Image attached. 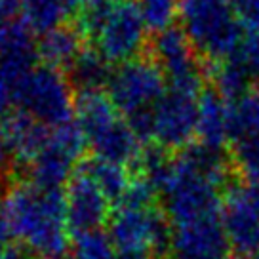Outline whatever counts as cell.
I'll return each mask as SVG.
<instances>
[{
  "instance_id": "cell-1",
  "label": "cell",
  "mask_w": 259,
  "mask_h": 259,
  "mask_svg": "<svg viewBox=\"0 0 259 259\" xmlns=\"http://www.w3.org/2000/svg\"><path fill=\"white\" fill-rule=\"evenodd\" d=\"M14 240L34 259H63L69 250L65 193L31 181L10 187L0 200Z\"/></svg>"
},
{
  "instance_id": "cell-2",
  "label": "cell",
  "mask_w": 259,
  "mask_h": 259,
  "mask_svg": "<svg viewBox=\"0 0 259 259\" xmlns=\"http://www.w3.org/2000/svg\"><path fill=\"white\" fill-rule=\"evenodd\" d=\"M73 25L113 67L145 56L149 31L136 0L82 2Z\"/></svg>"
},
{
  "instance_id": "cell-3",
  "label": "cell",
  "mask_w": 259,
  "mask_h": 259,
  "mask_svg": "<svg viewBox=\"0 0 259 259\" xmlns=\"http://www.w3.org/2000/svg\"><path fill=\"white\" fill-rule=\"evenodd\" d=\"M166 90V76L151 56L114 67L107 94L143 145L153 143V111Z\"/></svg>"
},
{
  "instance_id": "cell-4",
  "label": "cell",
  "mask_w": 259,
  "mask_h": 259,
  "mask_svg": "<svg viewBox=\"0 0 259 259\" xmlns=\"http://www.w3.org/2000/svg\"><path fill=\"white\" fill-rule=\"evenodd\" d=\"M179 21L198 56L208 63L229 57L244 32L231 0H181Z\"/></svg>"
},
{
  "instance_id": "cell-5",
  "label": "cell",
  "mask_w": 259,
  "mask_h": 259,
  "mask_svg": "<svg viewBox=\"0 0 259 259\" xmlns=\"http://www.w3.org/2000/svg\"><path fill=\"white\" fill-rule=\"evenodd\" d=\"M109 236L118 259H156L170 251V219L156 204L114 206L109 219Z\"/></svg>"
},
{
  "instance_id": "cell-6",
  "label": "cell",
  "mask_w": 259,
  "mask_h": 259,
  "mask_svg": "<svg viewBox=\"0 0 259 259\" xmlns=\"http://www.w3.org/2000/svg\"><path fill=\"white\" fill-rule=\"evenodd\" d=\"M76 90L67 74L38 63L16 88V109L54 130L74 120Z\"/></svg>"
},
{
  "instance_id": "cell-7",
  "label": "cell",
  "mask_w": 259,
  "mask_h": 259,
  "mask_svg": "<svg viewBox=\"0 0 259 259\" xmlns=\"http://www.w3.org/2000/svg\"><path fill=\"white\" fill-rule=\"evenodd\" d=\"M86 147L84 134L76 120L54 128L46 145L27 166V181L42 189L61 191L78 170Z\"/></svg>"
},
{
  "instance_id": "cell-8",
  "label": "cell",
  "mask_w": 259,
  "mask_h": 259,
  "mask_svg": "<svg viewBox=\"0 0 259 259\" xmlns=\"http://www.w3.org/2000/svg\"><path fill=\"white\" fill-rule=\"evenodd\" d=\"M149 52L154 63L160 67L170 88L202 94L208 80L206 63L198 59V52L181 27L174 25L154 34Z\"/></svg>"
},
{
  "instance_id": "cell-9",
  "label": "cell",
  "mask_w": 259,
  "mask_h": 259,
  "mask_svg": "<svg viewBox=\"0 0 259 259\" xmlns=\"http://www.w3.org/2000/svg\"><path fill=\"white\" fill-rule=\"evenodd\" d=\"M200 94L170 88L153 111V143L170 151H183L193 145L198 124Z\"/></svg>"
},
{
  "instance_id": "cell-10",
  "label": "cell",
  "mask_w": 259,
  "mask_h": 259,
  "mask_svg": "<svg viewBox=\"0 0 259 259\" xmlns=\"http://www.w3.org/2000/svg\"><path fill=\"white\" fill-rule=\"evenodd\" d=\"M221 223L236 259L259 255V202L246 183H233L223 193Z\"/></svg>"
},
{
  "instance_id": "cell-11",
  "label": "cell",
  "mask_w": 259,
  "mask_h": 259,
  "mask_svg": "<svg viewBox=\"0 0 259 259\" xmlns=\"http://www.w3.org/2000/svg\"><path fill=\"white\" fill-rule=\"evenodd\" d=\"M113 202L105 196L88 171L78 166L65 191L67 225L74 236L101 231V227L111 219Z\"/></svg>"
},
{
  "instance_id": "cell-12",
  "label": "cell",
  "mask_w": 259,
  "mask_h": 259,
  "mask_svg": "<svg viewBox=\"0 0 259 259\" xmlns=\"http://www.w3.org/2000/svg\"><path fill=\"white\" fill-rule=\"evenodd\" d=\"M221 213L171 225L170 253L174 259H229Z\"/></svg>"
},
{
  "instance_id": "cell-13",
  "label": "cell",
  "mask_w": 259,
  "mask_h": 259,
  "mask_svg": "<svg viewBox=\"0 0 259 259\" xmlns=\"http://www.w3.org/2000/svg\"><path fill=\"white\" fill-rule=\"evenodd\" d=\"M50 134L52 130L19 109H14L6 118L0 120V136L8 147L12 160L23 164L25 168L46 145Z\"/></svg>"
},
{
  "instance_id": "cell-14",
  "label": "cell",
  "mask_w": 259,
  "mask_h": 259,
  "mask_svg": "<svg viewBox=\"0 0 259 259\" xmlns=\"http://www.w3.org/2000/svg\"><path fill=\"white\" fill-rule=\"evenodd\" d=\"M84 42L86 38L73 23H65L38 36L36 40L38 59L42 61V65L67 73L76 61V57L82 54V50L86 48Z\"/></svg>"
},
{
  "instance_id": "cell-15",
  "label": "cell",
  "mask_w": 259,
  "mask_h": 259,
  "mask_svg": "<svg viewBox=\"0 0 259 259\" xmlns=\"http://www.w3.org/2000/svg\"><path fill=\"white\" fill-rule=\"evenodd\" d=\"M198 143L213 149H225L229 141V114L227 101L215 90L204 88L198 97V124H196Z\"/></svg>"
},
{
  "instance_id": "cell-16",
  "label": "cell",
  "mask_w": 259,
  "mask_h": 259,
  "mask_svg": "<svg viewBox=\"0 0 259 259\" xmlns=\"http://www.w3.org/2000/svg\"><path fill=\"white\" fill-rule=\"evenodd\" d=\"M78 8L76 0H21L19 21L34 34L42 36L69 23Z\"/></svg>"
},
{
  "instance_id": "cell-17",
  "label": "cell",
  "mask_w": 259,
  "mask_h": 259,
  "mask_svg": "<svg viewBox=\"0 0 259 259\" xmlns=\"http://www.w3.org/2000/svg\"><path fill=\"white\" fill-rule=\"evenodd\" d=\"M114 67L101 56L94 46H86L76 57L73 67L67 71V78L71 80L76 92H105Z\"/></svg>"
},
{
  "instance_id": "cell-18",
  "label": "cell",
  "mask_w": 259,
  "mask_h": 259,
  "mask_svg": "<svg viewBox=\"0 0 259 259\" xmlns=\"http://www.w3.org/2000/svg\"><path fill=\"white\" fill-rule=\"evenodd\" d=\"M227 114L229 141L233 145L259 138V88H251L244 96L227 101Z\"/></svg>"
},
{
  "instance_id": "cell-19",
  "label": "cell",
  "mask_w": 259,
  "mask_h": 259,
  "mask_svg": "<svg viewBox=\"0 0 259 259\" xmlns=\"http://www.w3.org/2000/svg\"><path fill=\"white\" fill-rule=\"evenodd\" d=\"M82 168L92 176V179L99 185V189L105 193V196L113 204L120 200L122 194L128 191L130 183L134 179L130 168L114 164V162L99 160V158L82 162Z\"/></svg>"
},
{
  "instance_id": "cell-20",
  "label": "cell",
  "mask_w": 259,
  "mask_h": 259,
  "mask_svg": "<svg viewBox=\"0 0 259 259\" xmlns=\"http://www.w3.org/2000/svg\"><path fill=\"white\" fill-rule=\"evenodd\" d=\"M225 59L235 65L251 84L259 82V31L244 27L238 44Z\"/></svg>"
},
{
  "instance_id": "cell-21",
  "label": "cell",
  "mask_w": 259,
  "mask_h": 259,
  "mask_svg": "<svg viewBox=\"0 0 259 259\" xmlns=\"http://www.w3.org/2000/svg\"><path fill=\"white\" fill-rule=\"evenodd\" d=\"M136 4L147 25V31L158 34L174 27L179 17L181 0H136Z\"/></svg>"
},
{
  "instance_id": "cell-22",
  "label": "cell",
  "mask_w": 259,
  "mask_h": 259,
  "mask_svg": "<svg viewBox=\"0 0 259 259\" xmlns=\"http://www.w3.org/2000/svg\"><path fill=\"white\" fill-rule=\"evenodd\" d=\"M73 255L74 259H118L111 236L103 231L74 236Z\"/></svg>"
},
{
  "instance_id": "cell-23",
  "label": "cell",
  "mask_w": 259,
  "mask_h": 259,
  "mask_svg": "<svg viewBox=\"0 0 259 259\" xmlns=\"http://www.w3.org/2000/svg\"><path fill=\"white\" fill-rule=\"evenodd\" d=\"M233 168L246 183H259V138L236 143L231 154Z\"/></svg>"
},
{
  "instance_id": "cell-24",
  "label": "cell",
  "mask_w": 259,
  "mask_h": 259,
  "mask_svg": "<svg viewBox=\"0 0 259 259\" xmlns=\"http://www.w3.org/2000/svg\"><path fill=\"white\" fill-rule=\"evenodd\" d=\"M231 4L246 29L259 31V0H231Z\"/></svg>"
},
{
  "instance_id": "cell-25",
  "label": "cell",
  "mask_w": 259,
  "mask_h": 259,
  "mask_svg": "<svg viewBox=\"0 0 259 259\" xmlns=\"http://www.w3.org/2000/svg\"><path fill=\"white\" fill-rule=\"evenodd\" d=\"M14 109H16V90L0 71V120L6 118Z\"/></svg>"
},
{
  "instance_id": "cell-26",
  "label": "cell",
  "mask_w": 259,
  "mask_h": 259,
  "mask_svg": "<svg viewBox=\"0 0 259 259\" xmlns=\"http://www.w3.org/2000/svg\"><path fill=\"white\" fill-rule=\"evenodd\" d=\"M21 0H0V17L16 21V16H19Z\"/></svg>"
},
{
  "instance_id": "cell-27",
  "label": "cell",
  "mask_w": 259,
  "mask_h": 259,
  "mask_svg": "<svg viewBox=\"0 0 259 259\" xmlns=\"http://www.w3.org/2000/svg\"><path fill=\"white\" fill-rule=\"evenodd\" d=\"M10 162H12V154H10L8 147H6L4 139L0 136V179L6 176V171L10 168Z\"/></svg>"
},
{
  "instance_id": "cell-28",
  "label": "cell",
  "mask_w": 259,
  "mask_h": 259,
  "mask_svg": "<svg viewBox=\"0 0 259 259\" xmlns=\"http://www.w3.org/2000/svg\"><path fill=\"white\" fill-rule=\"evenodd\" d=\"M12 23H14V21H8V19L0 17V48H2V44H4V38H6L8 29H10V25H12Z\"/></svg>"
},
{
  "instance_id": "cell-29",
  "label": "cell",
  "mask_w": 259,
  "mask_h": 259,
  "mask_svg": "<svg viewBox=\"0 0 259 259\" xmlns=\"http://www.w3.org/2000/svg\"><path fill=\"white\" fill-rule=\"evenodd\" d=\"M63 259H74V255H69V253H67V255H65Z\"/></svg>"
},
{
  "instance_id": "cell-30",
  "label": "cell",
  "mask_w": 259,
  "mask_h": 259,
  "mask_svg": "<svg viewBox=\"0 0 259 259\" xmlns=\"http://www.w3.org/2000/svg\"><path fill=\"white\" fill-rule=\"evenodd\" d=\"M255 259H259V255H257V257H255Z\"/></svg>"
},
{
  "instance_id": "cell-31",
  "label": "cell",
  "mask_w": 259,
  "mask_h": 259,
  "mask_svg": "<svg viewBox=\"0 0 259 259\" xmlns=\"http://www.w3.org/2000/svg\"><path fill=\"white\" fill-rule=\"evenodd\" d=\"M0 250H4V248H0Z\"/></svg>"
},
{
  "instance_id": "cell-32",
  "label": "cell",
  "mask_w": 259,
  "mask_h": 259,
  "mask_svg": "<svg viewBox=\"0 0 259 259\" xmlns=\"http://www.w3.org/2000/svg\"><path fill=\"white\" fill-rule=\"evenodd\" d=\"M76 2H78V0H76ZM78 4H80V2H78Z\"/></svg>"
}]
</instances>
